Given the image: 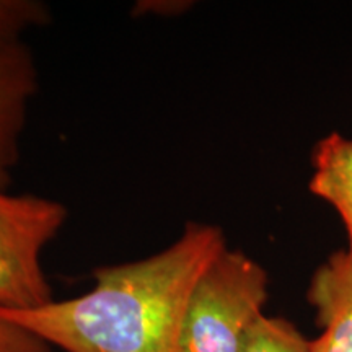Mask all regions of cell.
I'll use <instances>...</instances> for the list:
<instances>
[{
  "label": "cell",
  "mask_w": 352,
  "mask_h": 352,
  "mask_svg": "<svg viewBox=\"0 0 352 352\" xmlns=\"http://www.w3.org/2000/svg\"><path fill=\"white\" fill-rule=\"evenodd\" d=\"M227 246L220 227L188 222L158 253L96 267L82 296L0 316L64 352H182L192 290Z\"/></svg>",
  "instance_id": "6da1fadb"
},
{
  "label": "cell",
  "mask_w": 352,
  "mask_h": 352,
  "mask_svg": "<svg viewBox=\"0 0 352 352\" xmlns=\"http://www.w3.org/2000/svg\"><path fill=\"white\" fill-rule=\"evenodd\" d=\"M270 296L267 271L240 250L219 253L189 298L182 352H240Z\"/></svg>",
  "instance_id": "7a4b0ae2"
},
{
  "label": "cell",
  "mask_w": 352,
  "mask_h": 352,
  "mask_svg": "<svg viewBox=\"0 0 352 352\" xmlns=\"http://www.w3.org/2000/svg\"><path fill=\"white\" fill-rule=\"evenodd\" d=\"M67 217L60 201L0 189V308L33 310L54 300L41 256Z\"/></svg>",
  "instance_id": "3957f363"
},
{
  "label": "cell",
  "mask_w": 352,
  "mask_h": 352,
  "mask_svg": "<svg viewBox=\"0 0 352 352\" xmlns=\"http://www.w3.org/2000/svg\"><path fill=\"white\" fill-rule=\"evenodd\" d=\"M39 88L38 64L26 43L0 44V189L12 182L28 108Z\"/></svg>",
  "instance_id": "277c9868"
},
{
  "label": "cell",
  "mask_w": 352,
  "mask_h": 352,
  "mask_svg": "<svg viewBox=\"0 0 352 352\" xmlns=\"http://www.w3.org/2000/svg\"><path fill=\"white\" fill-rule=\"evenodd\" d=\"M307 298L321 329L311 340V352H352V256L346 250L316 267Z\"/></svg>",
  "instance_id": "5b68a950"
},
{
  "label": "cell",
  "mask_w": 352,
  "mask_h": 352,
  "mask_svg": "<svg viewBox=\"0 0 352 352\" xmlns=\"http://www.w3.org/2000/svg\"><path fill=\"white\" fill-rule=\"evenodd\" d=\"M310 191L340 214L352 256V138L333 132L315 145Z\"/></svg>",
  "instance_id": "8992f818"
},
{
  "label": "cell",
  "mask_w": 352,
  "mask_h": 352,
  "mask_svg": "<svg viewBox=\"0 0 352 352\" xmlns=\"http://www.w3.org/2000/svg\"><path fill=\"white\" fill-rule=\"evenodd\" d=\"M240 352H311V341L289 320L263 314L250 328Z\"/></svg>",
  "instance_id": "52a82bcc"
},
{
  "label": "cell",
  "mask_w": 352,
  "mask_h": 352,
  "mask_svg": "<svg viewBox=\"0 0 352 352\" xmlns=\"http://www.w3.org/2000/svg\"><path fill=\"white\" fill-rule=\"evenodd\" d=\"M51 21L47 3L39 0H0V44L19 41L21 34Z\"/></svg>",
  "instance_id": "ba28073f"
},
{
  "label": "cell",
  "mask_w": 352,
  "mask_h": 352,
  "mask_svg": "<svg viewBox=\"0 0 352 352\" xmlns=\"http://www.w3.org/2000/svg\"><path fill=\"white\" fill-rule=\"evenodd\" d=\"M0 352H52V347L33 333L0 316Z\"/></svg>",
  "instance_id": "9c48e42d"
}]
</instances>
